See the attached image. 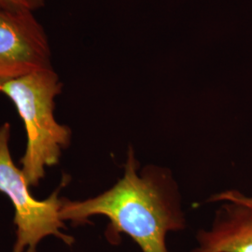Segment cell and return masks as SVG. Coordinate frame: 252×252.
I'll use <instances>...</instances> for the list:
<instances>
[{
    "label": "cell",
    "instance_id": "5b68a950",
    "mask_svg": "<svg viewBox=\"0 0 252 252\" xmlns=\"http://www.w3.org/2000/svg\"><path fill=\"white\" fill-rule=\"evenodd\" d=\"M212 225L200 230L189 252H252V209L223 201Z\"/></svg>",
    "mask_w": 252,
    "mask_h": 252
},
{
    "label": "cell",
    "instance_id": "3957f363",
    "mask_svg": "<svg viewBox=\"0 0 252 252\" xmlns=\"http://www.w3.org/2000/svg\"><path fill=\"white\" fill-rule=\"evenodd\" d=\"M9 138L10 125L5 123L0 126V191L14 207L15 242L11 252H37L38 245L48 236L72 246L75 238L63 232L66 227L60 217L63 201L59 196L61 187L45 200L34 198L23 172L12 161Z\"/></svg>",
    "mask_w": 252,
    "mask_h": 252
},
{
    "label": "cell",
    "instance_id": "277c9868",
    "mask_svg": "<svg viewBox=\"0 0 252 252\" xmlns=\"http://www.w3.org/2000/svg\"><path fill=\"white\" fill-rule=\"evenodd\" d=\"M50 67L49 37L35 12L0 10V85Z\"/></svg>",
    "mask_w": 252,
    "mask_h": 252
},
{
    "label": "cell",
    "instance_id": "52a82bcc",
    "mask_svg": "<svg viewBox=\"0 0 252 252\" xmlns=\"http://www.w3.org/2000/svg\"><path fill=\"white\" fill-rule=\"evenodd\" d=\"M208 201L212 203L231 201V202L242 204L247 207H251L252 209V196H247L242 192L235 189H228L225 191L220 192L218 194H214L212 195L211 198H209Z\"/></svg>",
    "mask_w": 252,
    "mask_h": 252
},
{
    "label": "cell",
    "instance_id": "8992f818",
    "mask_svg": "<svg viewBox=\"0 0 252 252\" xmlns=\"http://www.w3.org/2000/svg\"><path fill=\"white\" fill-rule=\"evenodd\" d=\"M45 7V0H0V10L31 11Z\"/></svg>",
    "mask_w": 252,
    "mask_h": 252
},
{
    "label": "cell",
    "instance_id": "7a4b0ae2",
    "mask_svg": "<svg viewBox=\"0 0 252 252\" xmlns=\"http://www.w3.org/2000/svg\"><path fill=\"white\" fill-rule=\"evenodd\" d=\"M63 83L54 67L29 73L0 85V94L14 105L25 124L26 153L20 160L22 172L30 187H36L45 177L46 168L57 164L68 147L71 131L54 117L55 97Z\"/></svg>",
    "mask_w": 252,
    "mask_h": 252
},
{
    "label": "cell",
    "instance_id": "6da1fadb",
    "mask_svg": "<svg viewBox=\"0 0 252 252\" xmlns=\"http://www.w3.org/2000/svg\"><path fill=\"white\" fill-rule=\"evenodd\" d=\"M96 215L109 220L106 237L110 243L127 234L142 252H169L167 235L186 227L180 189L171 171L153 164L139 171L132 147L127 152L124 176L111 188L82 201L63 198L60 209L63 221L84 225Z\"/></svg>",
    "mask_w": 252,
    "mask_h": 252
}]
</instances>
